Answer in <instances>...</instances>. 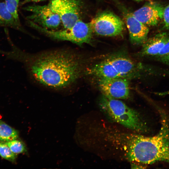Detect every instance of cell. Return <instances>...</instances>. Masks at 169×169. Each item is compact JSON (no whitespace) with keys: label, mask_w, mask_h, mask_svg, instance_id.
Segmentation results:
<instances>
[{"label":"cell","mask_w":169,"mask_h":169,"mask_svg":"<svg viewBox=\"0 0 169 169\" xmlns=\"http://www.w3.org/2000/svg\"><path fill=\"white\" fill-rule=\"evenodd\" d=\"M99 106L104 114L114 122L138 133L143 134L149 131L146 123L139 113L119 99L102 94Z\"/></svg>","instance_id":"277c9868"},{"label":"cell","mask_w":169,"mask_h":169,"mask_svg":"<svg viewBox=\"0 0 169 169\" xmlns=\"http://www.w3.org/2000/svg\"><path fill=\"white\" fill-rule=\"evenodd\" d=\"M125 17L131 42L134 45H142L147 39L148 28L137 19L132 13H125Z\"/></svg>","instance_id":"8fae6325"},{"label":"cell","mask_w":169,"mask_h":169,"mask_svg":"<svg viewBox=\"0 0 169 169\" xmlns=\"http://www.w3.org/2000/svg\"><path fill=\"white\" fill-rule=\"evenodd\" d=\"M164 7L154 2L149 3L136 11L133 15L146 26L156 25L162 19Z\"/></svg>","instance_id":"30bf717a"},{"label":"cell","mask_w":169,"mask_h":169,"mask_svg":"<svg viewBox=\"0 0 169 169\" xmlns=\"http://www.w3.org/2000/svg\"><path fill=\"white\" fill-rule=\"evenodd\" d=\"M23 9L31 13L27 17V20L43 28L54 30L58 28L61 22L59 15L48 5H33Z\"/></svg>","instance_id":"ba28073f"},{"label":"cell","mask_w":169,"mask_h":169,"mask_svg":"<svg viewBox=\"0 0 169 169\" xmlns=\"http://www.w3.org/2000/svg\"><path fill=\"white\" fill-rule=\"evenodd\" d=\"M154 57L156 60L169 66V41L159 53Z\"/></svg>","instance_id":"ac0fdd59"},{"label":"cell","mask_w":169,"mask_h":169,"mask_svg":"<svg viewBox=\"0 0 169 169\" xmlns=\"http://www.w3.org/2000/svg\"><path fill=\"white\" fill-rule=\"evenodd\" d=\"M136 0V1H141V0Z\"/></svg>","instance_id":"7402d4cb"},{"label":"cell","mask_w":169,"mask_h":169,"mask_svg":"<svg viewBox=\"0 0 169 169\" xmlns=\"http://www.w3.org/2000/svg\"><path fill=\"white\" fill-rule=\"evenodd\" d=\"M162 19L164 28L169 29V4L164 7Z\"/></svg>","instance_id":"d6986e66"},{"label":"cell","mask_w":169,"mask_h":169,"mask_svg":"<svg viewBox=\"0 0 169 169\" xmlns=\"http://www.w3.org/2000/svg\"><path fill=\"white\" fill-rule=\"evenodd\" d=\"M19 1V0H5L4 3L9 12L16 20L20 23L18 13Z\"/></svg>","instance_id":"e0dca14e"},{"label":"cell","mask_w":169,"mask_h":169,"mask_svg":"<svg viewBox=\"0 0 169 169\" xmlns=\"http://www.w3.org/2000/svg\"><path fill=\"white\" fill-rule=\"evenodd\" d=\"M97 84L102 94L117 99L130 97V79L125 78L98 79Z\"/></svg>","instance_id":"9c48e42d"},{"label":"cell","mask_w":169,"mask_h":169,"mask_svg":"<svg viewBox=\"0 0 169 169\" xmlns=\"http://www.w3.org/2000/svg\"><path fill=\"white\" fill-rule=\"evenodd\" d=\"M93 33L101 36H116L121 34L124 25L115 14L105 12L98 14L89 23Z\"/></svg>","instance_id":"8992f818"},{"label":"cell","mask_w":169,"mask_h":169,"mask_svg":"<svg viewBox=\"0 0 169 169\" xmlns=\"http://www.w3.org/2000/svg\"><path fill=\"white\" fill-rule=\"evenodd\" d=\"M44 0H24L20 3V5H22L26 3L31 2H37Z\"/></svg>","instance_id":"ffe728a7"},{"label":"cell","mask_w":169,"mask_h":169,"mask_svg":"<svg viewBox=\"0 0 169 169\" xmlns=\"http://www.w3.org/2000/svg\"><path fill=\"white\" fill-rule=\"evenodd\" d=\"M0 27L13 28L23 31L20 23L17 22L8 10L4 2L0 1Z\"/></svg>","instance_id":"4fadbf2b"},{"label":"cell","mask_w":169,"mask_h":169,"mask_svg":"<svg viewBox=\"0 0 169 169\" xmlns=\"http://www.w3.org/2000/svg\"><path fill=\"white\" fill-rule=\"evenodd\" d=\"M158 69L133 60L124 51H119L94 65L86 74L98 79L122 78L131 79L159 74Z\"/></svg>","instance_id":"7a4b0ae2"},{"label":"cell","mask_w":169,"mask_h":169,"mask_svg":"<svg viewBox=\"0 0 169 169\" xmlns=\"http://www.w3.org/2000/svg\"><path fill=\"white\" fill-rule=\"evenodd\" d=\"M156 94L160 96H165L169 95V90L162 92H157Z\"/></svg>","instance_id":"44dd1931"},{"label":"cell","mask_w":169,"mask_h":169,"mask_svg":"<svg viewBox=\"0 0 169 169\" xmlns=\"http://www.w3.org/2000/svg\"><path fill=\"white\" fill-rule=\"evenodd\" d=\"M28 22L32 28L54 39L70 41L80 46L84 43L89 44L91 40L93 32L89 23L81 20L71 28L59 30L43 28L30 20Z\"/></svg>","instance_id":"5b68a950"},{"label":"cell","mask_w":169,"mask_h":169,"mask_svg":"<svg viewBox=\"0 0 169 169\" xmlns=\"http://www.w3.org/2000/svg\"><path fill=\"white\" fill-rule=\"evenodd\" d=\"M12 57L25 63L32 76L38 83L54 89L69 86L81 73L79 58L71 52L53 51L29 58L17 49L13 52Z\"/></svg>","instance_id":"6da1fadb"},{"label":"cell","mask_w":169,"mask_h":169,"mask_svg":"<svg viewBox=\"0 0 169 169\" xmlns=\"http://www.w3.org/2000/svg\"><path fill=\"white\" fill-rule=\"evenodd\" d=\"M48 5L59 15L64 28H71L80 20L79 0H51Z\"/></svg>","instance_id":"52a82bcc"},{"label":"cell","mask_w":169,"mask_h":169,"mask_svg":"<svg viewBox=\"0 0 169 169\" xmlns=\"http://www.w3.org/2000/svg\"><path fill=\"white\" fill-rule=\"evenodd\" d=\"M169 41V35L166 33H158L147 39L142 45V48L137 55L139 57L156 56Z\"/></svg>","instance_id":"7c38bea8"},{"label":"cell","mask_w":169,"mask_h":169,"mask_svg":"<svg viewBox=\"0 0 169 169\" xmlns=\"http://www.w3.org/2000/svg\"><path fill=\"white\" fill-rule=\"evenodd\" d=\"M0 155L3 158L10 161H15L17 155L14 153L5 143L0 142Z\"/></svg>","instance_id":"9a60e30c"},{"label":"cell","mask_w":169,"mask_h":169,"mask_svg":"<svg viewBox=\"0 0 169 169\" xmlns=\"http://www.w3.org/2000/svg\"><path fill=\"white\" fill-rule=\"evenodd\" d=\"M161 126L156 135L147 136L139 133L135 163L145 165L158 162L169 163V121L166 113L158 109Z\"/></svg>","instance_id":"3957f363"},{"label":"cell","mask_w":169,"mask_h":169,"mask_svg":"<svg viewBox=\"0 0 169 169\" xmlns=\"http://www.w3.org/2000/svg\"><path fill=\"white\" fill-rule=\"evenodd\" d=\"M11 150L15 154L22 153L27 152L26 146L22 141L15 139L6 142Z\"/></svg>","instance_id":"2e32d148"},{"label":"cell","mask_w":169,"mask_h":169,"mask_svg":"<svg viewBox=\"0 0 169 169\" xmlns=\"http://www.w3.org/2000/svg\"><path fill=\"white\" fill-rule=\"evenodd\" d=\"M18 131L10 126L0 120V141L7 142L17 139Z\"/></svg>","instance_id":"5bb4252c"}]
</instances>
